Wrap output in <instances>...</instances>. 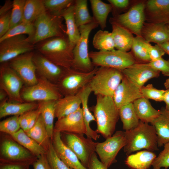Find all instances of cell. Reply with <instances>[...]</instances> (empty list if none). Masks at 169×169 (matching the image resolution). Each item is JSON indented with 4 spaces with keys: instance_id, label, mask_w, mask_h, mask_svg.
I'll use <instances>...</instances> for the list:
<instances>
[{
    "instance_id": "1",
    "label": "cell",
    "mask_w": 169,
    "mask_h": 169,
    "mask_svg": "<svg viewBox=\"0 0 169 169\" xmlns=\"http://www.w3.org/2000/svg\"><path fill=\"white\" fill-rule=\"evenodd\" d=\"M35 46L38 52L55 64L65 69L71 68L74 47L66 35L47 39Z\"/></svg>"
},
{
    "instance_id": "2",
    "label": "cell",
    "mask_w": 169,
    "mask_h": 169,
    "mask_svg": "<svg viewBox=\"0 0 169 169\" xmlns=\"http://www.w3.org/2000/svg\"><path fill=\"white\" fill-rule=\"evenodd\" d=\"M91 109L96 122L97 132L105 139L111 136L120 118L113 98L96 95L95 105Z\"/></svg>"
},
{
    "instance_id": "3",
    "label": "cell",
    "mask_w": 169,
    "mask_h": 169,
    "mask_svg": "<svg viewBox=\"0 0 169 169\" xmlns=\"http://www.w3.org/2000/svg\"><path fill=\"white\" fill-rule=\"evenodd\" d=\"M126 143L124 151L128 156L142 149L153 151L158 150L157 138L153 125L140 121L136 128L125 131Z\"/></svg>"
},
{
    "instance_id": "4",
    "label": "cell",
    "mask_w": 169,
    "mask_h": 169,
    "mask_svg": "<svg viewBox=\"0 0 169 169\" xmlns=\"http://www.w3.org/2000/svg\"><path fill=\"white\" fill-rule=\"evenodd\" d=\"M124 77L121 71L107 67L98 68L89 85L95 95L112 97Z\"/></svg>"
},
{
    "instance_id": "5",
    "label": "cell",
    "mask_w": 169,
    "mask_h": 169,
    "mask_svg": "<svg viewBox=\"0 0 169 169\" xmlns=\"http://www.w3.org/2000/svg\"><path fill=\"white\" fill-rule=\"evenodd\" d=\"M63 18L46 10L33 23L35 32L32 39L34 45L47 39L66 35L62 23Z\"/></svg>"
},
{
    "instance_id": "6",
    "label": "cell",
    "mask_w": 169,
    "mask_h": 169,
    "mask_svg": "<svg viewBox=\"0 0 169 169\" xmlns=\"http://www.w3.org/2000/svg\"><path fill=\"white\" fill-rule=\"evenodd\" d=\"M99 26L94 20L92 22L79 28V38L73 50V60L71 68L85 72L92 71L95 67L89 55L88 42L91 31Z\"/></svg>"
},
{
    "instance_id": "7",
    "label": "cell",
    "mask_w": 169,
    "mask_h": 169,
    "mask_svg": "<svg viewBox=\"0 0 169 169\" xmlns=\"http://www.w3.org/2000/svg\"><path fill=\"white\" fill-rule=\"evenodd\" d=\"M89 57L95 67H104L122 71L137 63L133 55L128 52L115 49L106 51L89 52Z\"/></svg>"
},
{
    "instance_id": "8",
    "label": "cell",
    "mask_w": 169,
    "mask_h": 169,
    "mask_svg": "<svg viewBox=\"0 0 169 169\" xmlns=\"http://www.w3.org/2000/svg\"><path fill=\"white\" fill-rule=\"evenodd\" d=\"M38 79L36 84L26 86L21 90V96L24 101L57 100L63 97L56 84L43 77H38Z\"/></svg>"
},
{
    "instance_id": "9",
    "label": "cell",
    "mask_w": 169,
    "mask_h": 169,
    "mask_svg": "<svg viewBox=\"0 0 169 169\" xmlns=\"http://www.w3.org/2000/svg\"><path fill=\"white\" fill-rule=\"evenodd\" d=\"M98 68L95 67L92 71L89 72L72 68L65 69L63 75L56 84L63 96L76 95L89 83Z\"/></svg>"
},
{
    "instance_id": "10",
    "label": "cell",
    "mask_w": 169,
    "mask_h": 169,
    "mask_svg": "<svg viewBox=\"0 0 169 169\" xmlns=\"http://www.w3.org/2000/svg\"><path fill=\"white\" fill-rule=\"evenodd\" d=\"M65 144L75 154L82 165L87 168L90 158L95 152L97 142L84 134L61 133Z\"/></svg>"
},
{
    "instance_id": "11",
    "label": "cell",
    "mask_w": 169,
    "mask_h": 169,
    "mask_svg": "<svg viewBox=\"0 0 169 169\" xmlns=\"http://www.w3.org/2000/svg\"><path fill=\"white\" fill-rule=\"evenodd\" d=\"M126 143L125 131H118L104 141L97 142L95 152L100 161L108 168L117 162L116 156Z\"/></svg>"
},
{
    "instance_id": "12",
    "label": "cell",
    "mask_w": 169,
    "mask_h": 169,
    "mask_svg": "<svg viewBox=\"0 0 169 169\" xmlns=\"http://www.w3.org/2000/svg\"><path fill=\"white\" fill-rule=\"evenodd\" d=\"M35 45L28 36L20 35L0 42V62H8L22 54L33 51Z\"/></svg>"
},
{
    "instance_id": "13",
    "label": "cell",
    "mask_w": 169,
    "mask_h": 169,
    "mask_svg": "<svg viewBox=\"0 0 169 169\" xmlns=\"http://www.w3.org/2000/svg\"><path fill=\"white\" fill-rule=\"evenodd\" d=\"M4 137L1 143L0 162H27L32 165L37 157L10 135Z\"/></svg>"
},
{
    "instance_id": "14",
    "label": "cell",
    "mask_w": 169,
    "mask_h": 169,
    "mask_svg": "<svg viewBox=\"0 0 169 169\" xmlns=\"http://www.w3.org/2000/svg\"><path fill=\"white\" fill-rule=\"evenodd\" d=\"M24 83L8 62L0 67V88L7 94L10 101L24 102L21 93Z\"/></svg>"
},
{
    "instance_id": "15",
    "label": "cell",
    "mask_w": 169,
    "mask_h": 169,
    "mask_svg": "<svg viewBox=\"0 0 169 169\" xmlns=\"http://www.w3.org/2000/svg\"><path fill=\"white\" fill-rule=\"evenodd\" d=\"M145 4L142 3L136 4L126 12L118 15L111 21L115 22L136 35L141 36L144 25Z\"/></svg>"
},
{
    "instance_id": "16",
    "label": "cell",
    "mask_w": 169,
    "mask_h": 169,
    "mask_svg": "<svg viewBox=\"0 0 169 169\" xmlns=\"http://www.w3.org/2000/svg\"><path fill=\"white\" fill-rule=\"evenodd\" d=\"M33 53L32 51L22 54L8 62L26 86L34 85L38 82L36 67L33 60Z\"/></svg>"
},
{
    "instance_id": "17",
    "label": "cell",
    "mask_w": 169,
    "mask_h": 169,
    "mask_svg": "<svg viewBox=\"0 0 169 169\" xmlns=\"http://www.w3.org/2000/svg\"><path fill=\"white\" fill-rule=\"evenodd\" d=\"M122 72L125 77L140 88L149 80L158 77L160 73L148 63L137 62Z\"/></svg>"
},
{
    "instance_id": "18",
    "label": "cell",
    "mask_w": 169,
    "mask_h": 169,
    "mask_svg": "<svg viewBox=\"0 0 169 169\" xmlns=\"http://www.w3.org/2000/svg\"><path fill=\"white\" fill-rule=\"evenodd\" d=\"M54 131L86 135L87 130L81 107L57 119L54 125Z\"/></svg>"
},
{
    "instance_id": "19",
    "label": "cell",
    "mask_w": 169,
    "mask_h": 169,
    "mask_svg": "<svg viewBox=\"0 0 169 169\" xmlns=\"http://www.w3.org/2000/svg\"><path fill=\"white\" fill-rule=\"evenodd\" d=\"M141 88L124 76L112 97L118 109L119 110L122 106L129 103H133L137 99L142 97Z\"/></svg>"
},
{
    "instance_id": "20",
    "label": "cell",
    "mask_w": 169,
    "mask_h": 169,
    "mask_svg": "<svg viewBox=\"0 0 169 169\" xmlns=\"http://www.w3.org/2000/svg\"><path fill=\"white\" fill-rule=\"evenodd\" d=\"M33 60L39 76L54 84L58 82L64 72L65 69L55 64L38 51L34 52Z\"/></svg>"
},
{
    "instance_id": "21",
    "label": "cell",
    "mask_w": 169,
    "mask_h": 169,
    "mask_svg": "<svg viewBox=\"0 0 169 169\" xmlns=\"http://www.w3.org/2000/svg\"><path fill=\"white\" fill-rule=\"evenodd\" d=\"M51 141L58 156L72 169H87L80 162L75 154L64 142L61 133L54 131Z\"/></svg>"
},
{
    "instance_id": "22",
    "label": "cell",
    "mask_w": 169,
    "mask_h": 169,
    "mask_svg": "<svg viewBox=\"0 0 169 169\" xmlns=\"http://www.w3.org/2000/svg\"><path fill=\"white\" fill-rule=\"evenodd\" d=\"M141 36L147 42L160 44L169 41L167 24L160 22L144 25Z\"/></svg>"
},
{
    "instance_id": "23",
    "label": "cell",
    "mask_w": 169,
    "mask_h": 169,
    "mask_svg": "<svg viewBox=\"0 0 169 169\" xmlns=\"http://www.w3.org/2000/svg\"><path fill=\"white\" fill-rule=\"evenodd\" d=\"M91 92V89L88 84L81 90L78 94L81 100V108L87 130L86 136V137L90 138L93 140L96 141L99 138L100 135L95 130H93L90 125L91 121H96L94 116L90 111L88 107V100Z\"/></svg>"
},
{
    "instance_id": "24",
    "label": "cell",
    "mask_w": 169,
    "mask_h": 169,
    "mask_svg": "<svg viewBox=\"0 0 169 169\" xmlns=\"http://www.w3.org/2000/svg\"><path fill=\"white\" fill-rule=\"evenodd\" d=\"M38 107V104L36 102L7 101L6 99L0 102V118L10 115H20L27 112L37 109Z\"/></svg>"
},
{
    "instance_id": "25",
    "label": "cell",
    "mask_w": 169,
    "mask_h": 169,
    "mask_svg": "<svg viewBox=\"0 0 169 169\" xmlns=\"http://www.w3.org/2000/svg\"><path fill=\"white\" fill-rule=\"evenodd\" d=\"M111 32L115 48L128 52L131 48L134 37L131 32L117 23L111 21Z\"/></svg>"
},
{
    "instance_id": "26",
    "label": "cell",
    "mask_w": 169,
    "mask_h": 169,
    "mask_svg": "<svg viewBox=\"0 0 169 169\" xmlns=\"http://www.w3.org/2000/svg\"><path fill=\"white\" fill-rule=\"evenodd\" d=\"M156 156L153 151L143 150L127 156L125 163L131 169H149Z\"/></svg>"
},
{
    "instance_id": "27",
    "label": "cell",
    "mask_w": 169,
    "mask_h": 169,
    "mask_svg": "<svg viewBox=\"0 0 169 169\" xmlns=\"http://www.w3.org/2000/svg\"><path fill=\"white\" fill-rule=\"evenodd\" d=\"M135 112L140 121L151 124L160 114V110H157L151 105L148 99L140 98L133 103Z\"/></svg>"
},
{
    "instance_id": "28",
    "label": "cell",
    "mask_w": 169,
    "mask_h": 169,
    "mask_svg": "<svg viewBox=\"0 0 169 169\" xmlns=\"http://www.w3.org/2000/svg\"><path fill=\"white\" fill-rule=\"evenodd\" d=\"M81 105L78 94L63 96L56 101L55 118L58 119L74 113L81 107Z\"/></svg>"
},
{
    "instance_id": "29",
    "label": "cell",
    "mask_w": 169,
    "mask_h": 169,
    "mask_svg": "<svg viewBox=\"0 0 169 169\" xmlns=\"http://www.w3.org/2000/svg\"><path fill=\"white\" fill-rule=\"evenodd\" d=\"M160 110V115L151 123L156 130L158 147L169 142V112L164 107Z\"/></svg>"
},
{
    "instance_id": "30",
    "label": "cell",
    "mask_w": 169,
    "mask_h": 169,
    "mask_svg": "<svg viewBox=\"0 0 169 169\" xmlns=\"http://www.w3.org/2000/svg\"><path fill=\"white\" fill-rule=\"evenodd\" d=\"M56 101H40L38 103V108L44 120L49 137L51 140L54 133V122L55 118Z\"/></svg>"
},
{
    "instance_id": "31",
    "label": "cell",
    "mask_w": 169,
    "mask_h": 169,
    "mask_svg": "<svg viewBox=\"0 0 169 169\" xmlns=\"http://www.w3.org/2000/svg\"><path fill=\"white\" fill-rule=\"evenodd\" d=\"M26 133L47 151L51 140L49 137L44 120L40 114L35 125Z\"/></svg>"
},
{
    "instance_id": "32",
    "label": "cell",
    "mask_w": 169,
    "mask_h": 169,
    "mask_svg": "<svg viewBox=\"0 0 169 169\" xmlns=\"http://www.w3.org/2000/svg\"><path fill=\"white\" fill-rule=\"evenodd\" d=\"M74 9V3L65 10L61 17L65 21L66 34L71 44L74 47L79 38L80 33L75 22Z\"/></svg>"
},
{
    "instance_id": "33",
    "label": "cell",
    "mask_w": 169,
    "mask_h": 169,
    "mask_svg": "<svg viewBox=\"0 0 169 169\" xmlns=\"http://www.w3.org/2000/svg\"><path fill=\"white\" fill-rule=\"evenodd\" d=\"M10 136L13 140L37 157L46 154V150L29 136L22 129H20L16 133Z\"/></svg>"
},
{
    "instance_id": "34",
    "label": "cell",
    "mask_w": 169,
    "mask_h": 169,
    "mask_svg": "<svg viewBox=\"0 0 169 169\" xmlns=\"http://www.w3.org/2000/svg\"><path fill=\"white\" fill-rule=\"evenodd\" d=\"M94 20L102 29L106 26L108 16L111 11L112 6L100 0H90Z\"/></svg>"
},
{
    "instance_id": "35",
    "label": "cell",
    "mask_w": 169,
    "mask_h": 169,
    "mask_svg": "<svg viewBox=\"0 0 169 169\" xmlns=\"http://www.w3.org/2000/svg\"><path fill=\"white\" fill-rule=\"evenodd\" d=\"M120 118L125 131L134 129L137 126L140 120L135 110L133 103L125 105L119 109Z\"/></svg>"
},
{
    "instance_id": "36",
    "label": "cell",
    "mask_w": 169,
    "mask_h": 169,
    "mask_svg": "<svg viewBox=\"0 0 169 169\" xmlns=\"http://www.w3.org/2000/svg\"><path fill=\"white\" fill-rule=\"evenodd\" d=\"M46 10L43 0H26L23 22L33 23Z\"/></svg>"
},
{
    "instance_id": "37",
    "label": "cell",
    "mask_w": 169,
    "mask_h": 169,
    "mask_svg": "<svg viewBox=\"0 0 169 169\" xmlns=\"http://www.w3.org/2000/svg\"><path fill=\"white\" fill-rule=\"evenodd\" d=\"M92 43L94 47L99 51H111L115 48L111 33L105 30H98L94 36Z\"/></svg>"
},
{
    "instance_id": "38",
    "label": "cell",
    "mask_w": 169,
    "mask_h": 169,
    "mask_svg": "<svg viewBox=\"0 0 169 169\" xmlns=\"http://www.w3.org/2000/svg\"><path fill=\"white\" fill-rule=\"evenodd\" d=\"M74 14L76 24L79 28L94 20L89 12L86 0H75Z\"/></svg>"
},
{
    "instance_id": "39",
    "label": "cell",
    "mask_w": 169,
    "mask_h": 169,
    "mask_svg": "<svg viewBox=\"0 0 169 169\" xmlns=\"http://www.w3.org/2000/svg\"><path fill=\"white\" fill-rule=\"evenodd\" d=\"M135 59L142 63L151 62L147 46V42L142 36L134 37L131 48Z\"/></svg>"
},
{
    "instance_id": "40",
    "label": "cell",
    "mask_w": 169,
    "mask_h": 169,
    "mask_svg": "<svg viewBox=\"0 0 169 169\" xmlns=\"http://www.w3.org/2000/svg\"><path fill=\"white\" fill-rule=\"evenodd\" d=\"M35 32V28L33 23L23 22L20 24L9 29L2 37L0 38V42L7 38L20 35H25L32 39Z\"/></svg>"
},
{
    "instance_id": "41",
    "label": "cell",
    "mask_w": 169,
    "mask_h": 169,
    "mask_svg": "<svg viewBox=\"0 0 169 169\" xmlns=\"http://www.w3.org/2000/svg\"><path fill=\"white\" fill-rule=\"evenodd\" d=\"M73 0H43L46 10L50 13L61 17L63 12L74 3Z\"/></svg>"
},
{
    "instance_id": "42",
    "label": "cell",
    "mask_w": 169,
    "mask_h": 169,
    "mask_svg": "<svg viewBox=\"0 0 169 169\" xmlns=\"http://www.w3.org/2000/svg\"><path fill=\"white\" fill-rule=\"evenodd\" d=\"M148 11L157 17L169 15V0H149L146 3Z\"/></svg>"
},
{
    "instance_id": "43",
    "label": "cell",
    "mask_w": 169,
    "mask_h": 169,
    "mask_svg": "<svg viewBox=\"0 0 169 169\" xmlns=\"http://www.w3.org/2000/svg\"><path fill=\"white\" fill-rule=\"evenodd\" d=\"M26 0H14L11 11L9 29L23 22L24 8Z\"/></svg>"
},
{
    "instance_id": "44",
    "label": "cell",
    "mask_w": 169,
    "mask_h": 169,
    "mask_svg": "<svg viewBox=\"0 0 169 169\" xmlns=\"http://www.w3.org/2000/svg\"><path fill=\"white\" fill-rule=\"evenodd\" d=\"M20 115H14L0 122V131L11 136L18 131L21 127Z\"/></svg>"
},
{
    "instance_id": "45",
    "label": "cell",
    "mask_w": 169,
    "mask_h": 169,
    "mask_svg": "<svg viewBox=\"0 0 169 169\" xmlns=\"http://www.w3.org/2000/svg\"><path fill=\"white\" fill-rule=\"evenodd\" d=\"M165 90L156 89L151 84H148L145 86H144L141 88L142 97L157 102L163 101Z\"/></svg>"
},
{
    "instance_id": "46",
    "label": "cell",
    "mask_w": 169,
    "mask_h": 169,
    "mask_svg": "<svg viewBox=\"0 0 169 169\" xmlns=\"http://www.w3.org/2000/svg\"><path fill=\"white\" fill-rule=\"evenodd\" d=\"M46 155L52 169H72L58 156L53 146L51 140Z\"/></svg>"
},
{
    "instance_id": "47",
    "label": "cell",
    "mask_w": 169,
    "mask_h": 169,
    "mask_svg": "<svg viewBox=\"0 0 169 169\" xmlns=\"http://www.w3.org/2000/svg\"><path fill=\"white\" fill-rule=\"evenodd\" d=\"M152 166L153 169L169 167V142L164 145L163 149L156 156Z\"/></svg>"
},
{
    "instance_id": "48",
    "label": "cell",
    "mask_w": 169,
    "mask_h": 169,
    "mask_svg": "<svg viewBox=\"0 0 169 169\" xmlns=\"http://www.w3.org/2000/svg\"><path fill=\"white\" fill-rule=\"evenodd\" d=\"M148 63L152 67L161 72L164 76H169V59L166 60L162 57Z\"/></svg>"
},
{
    "instance_id": "49",
    "label": "cell",
    "mask_w": 169,
    "mask_h": 169,
    "mask_svg": "<svg viewBox=\"0 0 169 169\" xmlns=\"http://www.w3.org/2000/svg\"><path fill=\"white\" fill-rule=\"evenodd\" d=\"M147 46L151 62L162 58L165 54L163 49L158 44H156L153 46L147 42Z\"/></svg>"
},
{
    "instance_id": "50",
    "label": "cell",
    "mask_w": 169,
    "mask_h": 169,
    "mask_svg": "<svg viewBox=\"0 0 169 169\" xmlns=\"http://www.w3.org/2000/svg\"><path fill=\"white\" fill-rule=\"evenodd\" d=\"M11 11L0 15V38L3 36L9 29Z\"/></svg>"
},
{
    "instance_id": "51",
    "label": "cell",
    "mask_w": 169,
    "mask_h": 169,
    "mask_svg": "<svg viewBox=\"0 0 169 169\" xmlns=\"http://www.w3.org/2000/svg\"><path fill=\"white\" fill-rule=\"evenodd\" d=\"M31 165L27 162H0V169H29Z\"/></svg>"
},
{
    "instance_id": "52",
    "label": "cell",
    "mask_w": 169,
    "mask_h": 169,
    "mask_svg": "<svg viewBox=\"0 0 169 169\" xmlns=\"http://www.w3.org/2000/svg\"><path fill=\"white\" fill-rule=\"evenodd\" d=\"M32 165L33 169H52L48 161L46 154L37 157Z\"/></svg>"
},
{
    "instance_id": "53",
    "label": "cell",
    "mask_w": 169,
    "mask_h": 169,
    "mask_svg": "<svg viewBox=\"0 0 169 169\" xmlns=\"http://www.w3.org/2000/svg\"><path fill=\"white\" fill-rule=\"evenodd\" d=\"M100 161L96 152L93 154L89 161L87 169H108Z\"/></svg>"
},
{
    "instance_id": "54",
    "label": "cell",
    "mask_w": 169,
    "mask_h": 169,
    "mask_svg": "<svg viewBox=\"0 0 169 169\" xmlns=\"http://www.w3.org/2000/svg\"><path fill=\"white\" fill-rule=\"evenodd\" d=\"M32 111L27 112L19 116L21 128L25 132L27 131L28 130Z\"/></svg>"
},
{
    "instance_id": "55",
    "label": "cell",
    "mask_w": 169,
    "mask_h": 169,
    "mask_svg": "<svg viewBox=\"0 0 169 169\" xmlns=\"http://www.w3.org/2000/svg\"><path fill=\"white\" fill-rule=\"evenodd\" d=\"M112 6L118 8H124L128 6L129 1L128 0H108Z\"/></svg>"
},
{
    "instance_id": "56",
    "label": "cell",
    "mask_w": 169,
    "mask_h": 169,
    "mask_svg": "<svg viewBox=\"0 0 169 169\" xmlns=\"http://www.w3.org/2000/svg\"><path fill=\"white\" fill-rule=\"evenodd\" d=\"M40 114V111L38 108L37 109L32 111L27 131L32 128L35 125Z\"/></svg>"
},
{
    "instance_id": "57",
    "label": "cell",
    "mask_w": 169,
    "mask_h": 169,
    "mask_svg": "<svg viewBox=\"0 0 169 169\" xmlns=\"http://www.w3.org/2000/svg\"><path fill=\"white\" fill-rule=\"evenodd\" d=\"M13 6V1L7 0L0 9V15L6 13L11 10Z\"/></svg>"
},
{
    "instance_id": "58",
    "label": "cell",
    "mask_w": 169,
    "mask_h": 169,
    "mask_svg": "<svg viewBox=\"0 0 169 169\" xmlns=\"http://www.w3.org/2000/svg\"><path fill=\"white\" fill-rule=\"evenodd\" d=\"M163 101L165 103L166 110L169 112V88L165 90L163 96Z\"/></svg>"
},
{
    "instance_id": "59",
    "label": "cell",
    "mask_w": 169,
    "mask_h": 169,
    "mask_svg": "<svg viewBox=\"0 0 169 169\" xmlns=\"http://www.w3.org/2000/svg\"><path fill=\"white\" fill-rule=\"evenodd\" d=\"M158 44L163 49L165 53L169 56V41Z\"/></svg>"
},
{
    "instance_id": "60",
    "label": "cell",
    "mask_w": 169,
    "mask_h": 169,
    "mask_svg": "<svg viewBox=\"0 0 169 169\" xmlns=\"http://www.w3.org/2000/svg\"><path fill=\"white\" fill-rule=\"evenodd\" d=\"M8 96L6 93L3 90H0V101L1 102L5 100Z\"/></svg>"
},
{
    "instance_id": "61",
    "label": "cell",
    "mask_w": 169,
    "mask_h": 169,
    "mask_svg": "<svg viewBox=\"0 0 169 169\" xmlns=\"http://www.w3.org/2000/svg\"><path fill=\"white\" fill-rule=\"evenodd\" d=\"M164 84L166 89L169 88V78L166 80Z\"/></svg>"
},
{
    "instance_id": "62",
    "label": "cell",
    "mask_w": 169,
    "mask_h": 169,
    "mask_svg": "<svg viewBox=\"0 0 169 169\" xmlns=\"http://www.w3.org/2000/svg\"><path fill=\"white\" fill-rule=\"evenodd\" d=\"M167 28L168 33V34L169 38V23L167 24Z\"/></svg>"
},
{
    "instance_id": "63",
    "label": "cell",
    "mask_w": 169,
    "mask_h": 169,
    "mask_svg": "<svg viewBox=\"0 0 169 169\" xmlns=\"http://www.w3.org/2000/svg\"><path fill=\"white\" fill-rule=\"evenodd\" d=\"M163 169H167V168H164Z\"/></svg>"
}]
</instances>
